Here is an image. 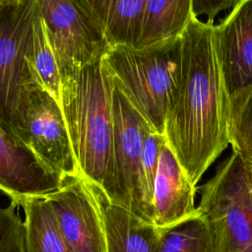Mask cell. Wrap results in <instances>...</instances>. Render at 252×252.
Here are the masks:
<instances>
[{
  "instance_id": "9",
  "label": "cell",
  "mask_w": 252,
  "mask_h": 252,
  "mask_svg": "<svg viewBox=\"0 0 252 252\" xmlns=\"http://www.w3.org/2000/svg\"><path fill=\"white\" fill-rule=\"evenodd\" d=\"M45 198L69 252H107L101 215L86 178L66 177L62 187Z\"/></svg>"
},
{
  "instance_id": "3",
  "label": "cell",
  "mask_w": 252,
  "mask_h": 252,
  "mask_svg": "<svg viewBox=\"0 0 252 252\" xmlns=\"http://www.w3.org/2000/svg\"><path fill=\"white\" fill-rule=\"evenodd\" d=\"M103 60L115 86L142 118L165 134L166 112L180 78V37L145 49L109 46Z\"/></svg>"
},
{
  "instance_id": "1",
  "label": "cell",
  "mask_w": 252,
  "mask_h": 252,
  "mask_svg": "<svg viewBox=\"0 0 252 252\" xmlns=\"http://www.w3.org/2000/svg\"><path fill=\"white\" fill-rule=\"evenodd\" d=\"M181 69L165 118L167 143L192 183L229 145L228 94L214 22L192 18L180 35Z\"/></svg>"
},
{
  "instance_id": "21",
  "label": "cell",
  "mask_w": 252,
  "mask_h": 252,
  "mask_svg": "<svg viewBox=\"0 0 252 252\" xmlns=\"http://www.w3.org/2000/svg\"><path fill=\"white\" fill-rule=\"evenodd\" d=\"M166 144L167 139L165 134L156 131L146 122L144 126L142 162L146 183L152 198L158 163L160 160L162 151Z\"/></svg>"
},
{
  "instance_id": "2",
  "label": "cell",
  "mask_w": 252,
  "mask_h": 252,
  "mask_svg": "<svg viewBox=\"0 0 252 252\" xmlns=\"http://www.w3.org/2000/svg\"><path fill=\"white\" fill-rule=\"evenodd\" d=\"M113 89L103 55L61 75V108L78 168L107 196L113 177Z\"/></svg>"
},
{
  "instance_id": "17",
  "label": "cell",
  "mask_w": 252,
  "mask_h": 252,
  "mask_svg": "<svg viewBox=\"0 0 252 252\" xmlns=\"http://www.w3.org/2000/svg\"><path fill=\"white\" fill-rule=\"evenodd\" d=\"M20 206L25 213L29 252H69L45 197L25 199Z\"/></svg>"
},
{
  "instance_id": "16",
  "label": "cell",
  "mask_w": 252,
  "mask_h": 252,
  "mask_svg": "<svg viewBox=\"0 0 252 252\" xmlns=\"http://www.w3.org/2000/svg\"><path fill=\"white\" fill-rule=\"evenodd\" d=\"M27 64L34 89L46 92L61 106V72L37 7L28 43Z\"/></svg>"
},
{
  "instance_id": "23",
  "label": "cell",
  "mask_w": 252,
  "mask_h": 252,
  "mask_svg": "<svg viewBox=\"0 0 252 252\" xmlns=\"http://www.w3.org/2000/svg\"><path fill=\"white\" fill-rule=\"evenodd\" d=\"M25 1L26 0H0V10H4V9H8V8L20 5Z\"/></svg>"
},
{
  "instance_id": "13",
  "label": "cell",
  "mask_w": 252,
  "mask_h": 252,
  "mask_svg": "<svg viewBox=\"0 0 252 252\" xmlns=\"http://www.w3.org/2000/svg\"><path fill=\"white\" fill-rule=\"evenodd\" d=\"M87 182L101 215L107 252H157L162 229L114 203L99 186Z\"/></svg>"
},
{
  "instance_id": "20",
  "label": "cell",
  "mask_w": 252,
  "mask_h": 252,
  "mask_svg": "<svg viewBox=\"0 0 252 252\" xmlns=\"http://www.w3.org/2000/svg\"><path fill=\"white\" fill-rule=\"evenodd\" d=\"M13 202L0 210V252H29L26 221Z\"/></svg>"
},
{
  "instance_id": "10",
  "label": "cell",
  "mask_w": 252,
  "mask_h": 252,
  "mask_svg": "<svg viewBox=\"0 0 252 252\" xmlns=\"http://www.w3.org/2000/svg\"><path fill=\"white\" fill-rule=\"evenodd\" d=\"M0 189L18 207L59 190L64 179L49 170L4 125L0 127Z\"/></svg>"
},
{
  "instance_id": "4",
  "label": "cell",
  "mask_w": 252,
  "mask_h": 252,
  "mask_svg": "<svg viewBox=\"0 0 252 252\" xmlns=\"http://www.w3.org/2000/svg\"><path fill=\"white\" fill-rule=\"evenodd\" d=\"M198 189V208L210 223L216 252H252V194L244 160L232 153Z\"/></svg>"
},
{
  "instance_id": "7",
  "label": "cell",
  "mask_w": 252,
  "mask_h": 252,
  "mask_svg": "<svg viewBox=\"0 0 252 252\" xmlns=\"http://www.w3.org/2000/svg\"><path fill=\"white\" fill-rule=\"evenodd\" d=\"M61 75L102 56L109 44L80 0H34Z\"/></svg>"
},
{
  "instance_id": "6",
  "label": "cell",
  "mask_w": 252,
  "mask_h": 252,
  "mask_svg": "<svg viewBox=\"0 0 252 252\" xmlns=\"http://www.w3.org/2000/svg\"><path fill=\"white\" fill-rule=\"evenodd\" d=\"M1 124L63 179L81 174L62 108L46 92H32Z\"/></svg>"
},
{
  "instance_id": "22",
  "label": "cell",
  "mask_w": 252,
  "mask_h": 252,
  "mask_svg": "<svg viewBox=\"0 0 252 252\" xmlns=\"http://www.w3.org/2000/svg\"><path fill=\"white\" fill-rule=\"evenodd\" d=\"M239 0H191L193 18L205 16L208 22H214L215 17L221 11L232 9Z\"/></svg>"
},
{
  "instance_id": "11",
  "label": "cell",
  "mask_w": 252,
  "mask_h": 252,
  "mask_svg": "<svg viewBox=\"0 0 252 252\" xmlns=\"http://www.w3.org/2000/svg\"><path fill=\"white\" fill-rule=\"evenodd\" d=\"M215 36L229 96L252 85V0H239L215 25Z\"/></svg>"
},
{
  "instance_id": "5",
  "label": "cell",
  "mask_w": 252,
  "mask_h": 252,
  "mask_svg": "<svg viewBox=\"0 0 252 252\" xmlns=\"http://www.w3.org/2000/svg\"><path fill=\"white\" fill-rule=\"evenodd\" d=\"M112 110L113 177L108 198L142 220L154 223L153 198L142 162L146 121L115 84Z\"/></svg>"
},
{
  "instance_id": "24",
  "label": "cell",
  "mask_w": 252,
  "mask_h": 252,
  "mask_svg": "<svg viewBox=\"0 0 252 252\" xmlns=\"http://www.w3.org/2000/svg\"><path fill=\"white\" fill-rule=\"evenodd\" d=\"M246 168H247V179H248V184H249V188L252 194V164L250 163H246Z\"/></svg>"
},
{
  "instance_id": "15",
  "label": "cell",
  "mask_w": 252,
  "mask_h": 252,
  "mask_svg": "<svg viewBox=\"0 0 252 252\" xmlns=\"http://www.w3.org/2000/svg\"><path fill=\"white\" fill-rule=\"evenodd\" d=\"M192 18L191 0H146L134 48H150L180 37Z\"/></svg>"
},
{
  "instance_id": "14",
  "label": "cell",
  "mask_w": 252,
  "mask_h": 252,
  "mask_svg": "<svg viewBox=\"0 0 252 252\" xmlns=\"http://www.w3.org/2000/svg\"><path fill=\"white\" fill-rule=\"evenodd\" d=\"M146 0H80L109 46L134 47Z\"/></svg>"
},
{
  "instance_id": "19",
  "label": "cell",
  "mask_w": 252,
  "mask_h": 252,
  "mask_svg": "<svg viewBox=\"0 0 252 252\" xmlns=\"http://www.w3.org/2000/svg\"><path fill=\"white\" fill-rule=\"evenodd\" d=\"M227 128L232 153L252 164V85L228 96Z\"/></svg>"
},
{
  "instance_id": "18",
  "label": "cell",
  "mask_w": 252,
  "mask_h": 252,
  "mask_svg": "<svg viewBox=\"0 0 252 252\" xmlns=\"http://www.w3.org/2000/svg\"><path fill=\"white\" fill-rule=\"evenodd\" d=\"M157 252H216L212 228L200 209L188 220L162 230Z\"/></svg>"
},
{
  "instance_id": "12",
  "label": "cell",
  "mask_w": 252,
  "mask_h": 252,
  "mask_svg": "<svg viewBox=\"0 0 252 252\" xmlns=\"http://www.w3.org/2000/svg\"><path fill=\"white\" fill-rule=\"evenodd\" d=\"M197 189L167 143L154 184L155 225L165 230L196 216L199 213V208L195 206Z\"/></svg>"
},
{
  "instance_id": "8",
  "label": "cell",
  "mask_w": 252,
  "mask_h": 252,
  "mask_svg": "<svg viewBox=\"0 0 252 252\" xmlns=\"http://www.w3.org/2000/svg\"><path fill=\"white\" fill-rule=\"evenodd\" d=\"M34 0L0 10L1 120L6 121L32 92L27 50L35 12Z\"/></svg>"
}]
</instances>
